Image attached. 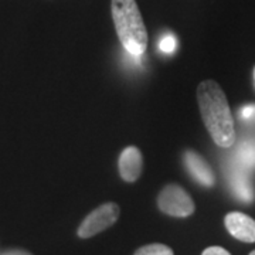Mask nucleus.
<instances>
[{
  "label": "nucleus",
  "mask_w": 255,
  "mask_h": 255,
  "mask_svg": "<svg viewBox=\"0 0 255 255\" xmlns=\"http://www.w3.org/2000/svg\"><path fill=\"white\" fill-rule=\"evenodd\" d=\"M197 101L203 122L214 143L231 147L236 143V125L227 97L216 81H203L197 88Z\"/></svg>",
  "instance_id": "nucleus-1"
},
{
  "label": "nucleus",
  "mask_w": 255,
  "mask_h": 255,
  "mask_svg": "<svg viewBox=\"0 0 255 255\" xmlns=\"http://www.w3.org/2000/svg\"><path fill=\"white\" fill-rule=\"evenodd\" d=\"M111 13L121 46L129 55L142 57L147 48V31L136 0H111Z\"/></svg>",
  "instance_id": "nucleus-2"
},
{
  "label": "nucleus",
  "mask_w": 255,
  "mask_h": 255,
  "mask_svg": "<svg viewBox=\"0 0 255 255\" xmlns=\"http://www.w3.org/2000/svg\"><path fill=\"white\" fill-rule=\"evenodd\" d=\"M162 213L172 217H189L194 213V201L190 194L177 184H167L157 197Z\"/></svg>",
  "instance_id": "nucleus-3"
},
{
  "label": "nucleus",
  "mask_w": 255,
  "mask_h": 255,
  "mask_svg": "<svg viewBox=\"0 0 255 255\" xmlns=\"http://www.w3.org/2000/svg\"><path fill=\"white\" fill-rule=\"evenodd\" d=\"M119 213L121 209L115 203H105L97 207L81 223L78 228V237L91 238L102 233L104 230L112 227L118 220Z\"/></svg>",
  "instance_id": "nucleus-4"
},
{
  "label": "nucleus",
  "mask_w": 255,
  "mask_h": 255,
  "mask_svg": "<svg viewBox=\"0 0 255 255\" xmlns=\"http://www.w3.org/2000/svg\"><path fill=\"white\" fill-rule=\"evenodd\" d=\"M227 179L230 190L236 196V199L246 204L254 201L255 191L250 177V170H247L233 160L228 166Z\"/></svg>",
  "instance_id": "nucleus-5"
},
{
  "label": "nucleus",
  "mask_w": 255,
  "mask_h": 255,
  "mask_svg": "<svg viewBox=\"0 0 255 255\" xmlns=\"http://www.w3.org/2000/svg\"><path fill=\"white\" fill-rule=\"evenodd\" d=\"M183 160H184V166H186L187 172L199 184L206 186V187L214 186V183H216L214 172L203 156H200L194 150H186L183 155Z\"/></svg>",
  "instance_id": "nucleus-6"
},
{
  "label": "nucleus",
  "mask_w": 255,
  "mask_h": 255,
  "mask_svg": "<svg viewBox=\"0 0 255 255\" xmlns=\"http://www.w3.org/2000/svg\"><path fill=\"white\" fill-rule=\"evenodd\" d=\"M228 233L243 243H255V220L244 213L233 211L224 219Z\"/></svg>",
  "instance_id": "nucleus-7"
},
{
  "label": "nucleus",
  "mask_w": 255,
  "mask_h": 255,
  "mask_svg": "<svg viewBox=\"0 0 255 255\" xmlns=\"http://www.w3.org/2000/svg\"><path fill=\"white\" fill-rule=\"evenodd\" d=\"M119 174L128 183L136 182L142 174L143 159L140 150L135 146H128L119 156Z\"/></svg>",
  "instance_id": "nucleus-8"
},
{
  "label": "nucleus",
  "mask_w": 255,
  "mask_h": 255,
  "mask_svg": "<svg viewBox=\"0 0 255 255\" xmlns=\"http://www.w3.org/2000/svg\"><path fill=\"white\" fill-rule=\"evenodd\" d=\"M234 162L247 170L255 169V137H246L237 145Z\"/></svg>",
  "instance_id": "nucleus-9"
},
{
  "label": "nucleus",
  "mask_w": 255,
  "mask_h": 255,
  "mask_svg": "<svg viewBox=\"0 0 255 255\" xmlns=\"http://www.w3.org/2000/svg\"><path fill=\"white\" fill-rule=\"evenodd\" d=\"M133 255H174L172 248L164 244H149L140 247Z\"/></svg>",
  "instance_id": "nucleus-10"
},
{
  "label": "nucleus",
  "mask_w": 255,
  "mask_h": 255,
  "mask_svg": "<svg viewBox=\"0 0 255 255\" xmlns=\"http://www.w3.org/2000/svg\"><path fill=\"white\" fill-rule=\"evenodd\" d=\"M176 48H177V40H176L174 36H172V34H164L160 38V41H159V50H160V53L167 55L173 54L174 51H176Z\"/></svg>",
  "instance_id": "nucleus-11"
},
{
  "label": "nucleus",
  "mask_w": 255,
  "mask_h": 255,
  "mask_svg": "<svg viewBox=\"0 0 255 255\" xmlns=\"http://www.w3.org/2000/svg\"><path fill=\"white\" fill-rule=\"evenodd\" d=\"M238 117L244 122H255V105H244L238 112Z\"/></svg>",
  "instance_id": "nucleus-12"
},
{
  "label": "nucleus",
  "mask_w": 255,
  "mask_h": 255,
  "mask_svg": "<svg viewBox=\"0 0 255 255\" xmlns=\"http://www.w3.org/2000/svg\"><path fill=\"white\" fill-rule=\"evenodd\" d=\"M201 255H231L227 250H224L223 247H209L203 251Z\"/></svg>",
  "instance_id": "nucleus-13"
},
{
  "label": "nucleus",
  "mask_w": 255,
  "mask_h": 255,
  "mask_svg": "<svg viewBox=\"0 0 255 255\" xmlns=\"http://www.w3.org/2000/svg\"><path fill=\"white\" fill-rule=\"evenodd\" d=\"M0 255H31L27 251H23V250H10V251H4V253H0Z\"/></svg>",
  "instance_id": "nucleus-14"
},
{
  "label": "nucleus",
  "mask_w": 255,
  "mask_h": 255,
  "mask_svg": "<svg viewBox=\"0 0 255 255\" xmlns=\"http://www.w3.org/2000/svg\"><path fill=\"white\" fill-rule=\"evenodd\" d=\"M250 255H255V251H253V253H251V254Z\"/></svg>",
  "instance_id": "nucleus-15"
},
{
  "label": "nucleus",
  "mask_w": 255,
  "mask_h": 255,
  "mask_svg": "<svg viewBox=\"0 0 255 255\" xmlns=\"http://www.w3.org/2000/svg\"><path fill=\"white\" fill-rule=\"evenodd\" d=\"M254 78H255V70H254Z\"/></svg>",
  "instance_id": "nucleus-16"
}]
</instances>
